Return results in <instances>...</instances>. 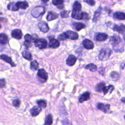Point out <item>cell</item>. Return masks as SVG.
I'll list each match as a JSON object with an SVG mask.
<instances>
[{
	"label": "cell",
	"mask_w": 125,
	"mask_h": 125,
	"mask_svg": "<svg viewBox=\"0 0 125 125\" xmlns=\"http://www.w3.org/2000/svg\"><path fill=\"white\" fill-rule=\"evenodd\" d=\"M110 42L115 51L117 52H122L124 50V43L118 35H114L111 37Z\"/></svg>",
	"instance_id": "obj_1"
},
{
	"label": "cell",
	"mask_w": 125,
	"mask_h": 125,
	"mask_svg": "<svg viewBox=\"0 0 125 125\" xmlns=\"http://www.w3.org/2000/svg\"><path fill=\"white\" fill-rule=\"evenodd\" d=\"M112 53V50L109 48L102 49L99 54V59L101 61L107 60Z\"/></svg>",
	"instance_id": "obj_2"
},
{
	"label": "cell",
	"mask_w": 125,
	"mask_h": 125,
	"mask_svg": "<svg viewBox=\"0 0 125 125\" xmlns=\"http://www.w3.org/2000/svg\"><path fill=\"white\" fill-rule=\"evenodd\" d=\"M45 13V9L42 6H37L33 9L31 11V15L35 18H38L42 16Z\"/></svg>",
	"instance_id": "obj_3"
},
{
	"label": "cell",
	"mask_w": 125,
	"mask_h": 125,
	"mask_svg": "<svg viewBox=\"0 0 125 125\" xmlns=\"http://www.w3.org/2000/svg\"><path fill=\"white\" fill-rule=\"evenodd\" d=\"M35 46L40 49L45 48L47 45V41L43 38H37L34 41Z\"/></svg>",
	"instance_id": "obj_4"
},
{
	"label": "cell",
	"mask_w": 125,
	"mask_h": 125,
	"mask_svg": "<svg viewBox=\"0 0 125 125\" xmlns=\"http://www.w3.org/2000/svg\"><path fill=\"white\" fill-rule=\"evenodd\" d=\"M37 76L39 81L42 83L45 82L48 79V74L43 69H40L37 73Z\"/></svg>",
	"instance_id": "obj_5"
},
{
	"label": "cell",
	"mask_w": 125,
	"mask_h": 125,
	"mask_svg": "<svg viewBox=\"0 0 125 125\" xmlns=\"http://www.w3.org/2000/svg\"><path fill=\"white\" fill-rule=\"evenodd\" d=\"M110 27L114 31H117L120 34H124L125 32V25L123 24H113L112 26H110Z\"/></svg>",
	"instance_id": "obj_6"
},
{
	"label": "cell",
	"mask_w": 125,
	"mask_h": 125,
	"mask_svg": "<svg viewBox=\"0 0 125 125\" xmlns=\"http://www.w3.org/2000/svg\"><path fill=\"white\" fill-rule=\"evenodd\" d=\"M97 108L104 113H108L110 111V104H104L101 103H98L97 104Z\"/></svg>",
	"instance_id": "obj_7"
},
{
	"label": "cell",
	"mask_w": 125,
	"mask_h": 125,
	"mask_svg": "<svg viewBox=\"0 0 125 125\" xmlns=\"http://www.w3.org/2000/svg\"><path fill=\"white\" fill-rule=\"evenodd\" d=\"M108 38V35L104 33H97L94 36V40L97 42H102L106 40Z\"/></svg>",
	"instance_id": "obj_8"
},
{
	"label": "cell",
	"mask_w": 125,
	"mask_h": 125,
	"mask_svg": "<svg viewBox=\"0 0 125 125\" xmlns=\"http://www.w3.org/2000/svg\"><path fill=\"white\" fill-rule=\"evenodd\" d=\"M38 27L40 30L43 33L47 32L49 29L48 24L43 21H41L39 22Z\"/></svg>",
	"instance_id": "obj_9"
},
{
	"label": "cell",
	"mask_w": 125,
	"mask_h": 125,
	"mask_svg": "<svg viewBox=\"0 0 125 125\" xmlns=\"http://www.w3.org/2000/svg\"><path fill=\"white\" fill-rule=\"evenodd\" d=\"M90 98V93L89 91H86L83 93L79 98V102L80 103H82L84 101L89 100Z\"/></svg>",
	"instance_id": "obj_10"
},
{
	"label": "cell",
	"mask_w": 125,
	"mask_h": 125,
	"mask_svg": "<svg viewBox=\"0 0 125 125\" xmlns=\"http://www.w3.org/2000/svg\"><path fill=\"white\" fill-rule=\"evenodd\" d=\"M83 44L84 47L86 49H92L94 48V43L90 40L86 39L84 40L83 42Z\"/></svg>",
	"instance_id": "obj_11"
},
{
	"label": "cell",
	"mask_w": 125,
	"mask_h": 125,
	"mask_svg": "<svg viewBox=\"0 0 125 125\" xmlns=\"http://www.w3.org/2000/svg\"><path fill=\"white\" fill-rule=\"evenodd\" d=\"M11 35L13 38L18 40H20L21 39L22 37V33L21 30L19 29H16L12 31Z\"/></svg>",
	"instance_id": "obj_12"
},
{
	"label": "cell",
	"mask_w": 125,
	"mask_h": 125,
	"mask_svg": "<svg viewBox=\"0 0 125 125\" xmlns=\"http://www.w3.org/2000/svg\"><path fill=\"white\" fill-rule=\"evenodd\" d=\"M66 34V36L67 37L68 39H69L72 40H77L79 38L78 34L74 31H72L70 30L67 31L66 32H65Z\"/></svg>",
	"instance_id": "obj_13"
},
{
	"label": "cell",
	"mask_w": 125,
	"mask_h": 125,
	"mask_svg": "<svg viewBox=\"0 0 125 125\" xmlns=\"http://www.w3.org/2000/svg\"><path fill=\"white\" fill-rule=\"evenodd\" d=\"M48 46L52 48H56L60 46V42L54 38H50Z\"/></svg>",
	"instance_id": "obj_14"
},
{
	"label": "cell",
	"mask_w": 125,
	"mask_h": 125,
	"mask_svg": "<svg viewBox=\"0 0 125 125\" xmlns=\"http://www.w3.org/2000/svg\"><path fill=\"white\" fill-rule=\"evenodd\" d=\"M76 61L77 59L75 56H74L73 55H70L66 60V63L68 66H71L76 63Z\"/></svg>",
	"instance_id": "obj_15"
},
{
	"label": "cell",
	"mask_w": 125,
	"mask_h": 125,
	"mask_svg": "<svg viewBox=\"0 0 125 125\" xmlns=\"http://www.w3.org/2000/svg\"><path fill=\"white\" fill-rule=\"evenodd\" d=\"M0 58L1 60H3L4 61L6 62L9 63L12 66H16V64L12 62L11 58L10 57L8 56L7 55H5V54L1 55L0 56Z\"/></svg>",
	"instance_id": "obj_16"
},
{
	"label": "cell",
	"mask_w": 125,
	"mask_h": 125,
	"mask_svg": "<svg viewBox=\"0 0 125 125\" xmlns=\"http://www.w3.org/2000/svg\"><path fill=\"white\" fill-rule=\"evenodd\" d=\"M59 17V15L53 11H49L48 13V14L46 17V19L48 21H51L52 20H54L58 18Z\"/></svg>",
	"instance_id": "obj_17"
},
{
	"label": "cell",
	"mask_w": 125,
	"mask_h": 125,
	"mask_svg": "<svg viewBox=\"0 0 125 125\" xmlns=\"http://www.w3.org/2000/svg\"><path fill=\"white\" fill-rule=\"evenodd\" d=\"M113 17L118 20H125V13L122 12H116L113 14Z\"/></svg>",
	"instance_id": "obj_18"
},
{
	"label": "cell",
	"mask_w": 125,
	"mask_h": 125,
	"mask_svg": "<svg viewBox=\"0 0 125 125\" xmlns=\"http://www.w3.org/2000/svg\"><path fill=\"white\" fill-rule=\"evenodd\" d=\"M71 17L76 20H83V12H78V11H73L72 14H71Z\"/></svg>",
	"instance_id": "obj_19"
},
{
	"label": "cell",
	"mask_w": 125,
	"mask_h": 125,
	"mask_svg": "<svg viewBox=\"0 0 125 125\" xmlns=\"http://www.w3.org/2000/svg\"><path fill=\"white\" fill-rule=\"evenodd\" d=\"M42 109L39 106H34L30 110V113L32 116H37L41 112Z\"/></svg>",
	"instance_id": "obj_20"
},
{
	"label": "cell",
	"mask_w": 125,
	"mask_h": 125,
	"mask_svg": "<svg viewBox=\"0 0 125 125\" xmlns=\"http://www.w3.org/2000/svg\"><path fill=\"white\" fill-rule=\"evenodd\" d=\"M16 5L19 8H21L22 9H26L28 7V3L27 1H18L16 3Z\"/></svg>",
	"instance_id": "obj_21"
},
{
	"label": "cell",
	"mask_w": 125,
	"mask_h": 125,
	"mask_svg": "<svg viewBox=\"0 0 125 125\" xmlns=\"http://www.w3.org/2000/svg\"><path fill=\"white\" fill-rule=\"evenodd\" d=\"M73 26L77 31H80L85 27V25L82 22H74L73 23Z\"/></svg>",
	"instance_id": "obj_22"
},
{
	"label": "cell",
	"mask_w": 125,
	"mask_h": 125,
	"mask_svg": "<svg viewBox=\"0 0 125 125\" xmlns=\"http://www.w3.org/2000/svg\"><path fill=\"white\" fill-rule=\"evenodd\" d=\"M81 8L82 5L81 3L78 0L75 1L73 5V11L79 12L81 11Z\"/></svg>",
	"instance_id": "obj_23"
},
{
	"label": "cell",
	"mask_w": 125,
	"mask_h": 125,
	"mask_svg": "<svg viewBox=\"0 0 125 125\" xmlns=\"http://www.w3.org/2000/svg\"><path fill=\"white\" fill-rule=\"evenodd\" d=\"M8 42V37L7 36L3 33L0 34V44H5Z\"/></svg>",
	"instance_id": "obj_24"
},
{
	"label": "cell",
	"mask_w": 125,
	"mask_h": 125,
	"mask_svg": "<svg viewBox=\"0 0 125 125\" xmlns=\"http://www.w3.org/2000/svg\"><path fill=\"white\" fill-rule=\"evenodd\" d=\"M114 87L112 85H109L107 86H106L105 85L103 89V91L104 95H105L109 92L110 93H111L112 92V91L114 90Z\"/></svg>",
	"instance_id": "obj_25"
},
{
	"label": "cell",
	"mask_w": 125,
	"mask_h": 125,
	"mask_svg": "<svg viewBox=\"0 0 125 125\" xmlns=\"http://www.w3.org/2000/svg\"><path fill=\"white\" fill-rule=\"evenodd\" d=\"M7 9L9 10L13 11H18L19 8L16 5V4L14 2H10L7 5Z\"/></svg>",
	"instance_id": "obj_26"
},
{
	"label": "cell",
	"mask_w": 125,
	"mask_h": 125,
	"mask_svg": "<svg viewBox=\"0 0 125 125\" xmlns=\"http://www.w3.org/2000/svg\"><path fill=\"white\" fill-rule=\"evenodd\" d=\"M101 10H102L101 7H99V8L95 12L94 15V17H93V18L92 20V21L94 22H96L97 21V20L100 16V13L101 12Z\"/></svg>",
	"instance_id": "obj_27"
},
{
	"label": "cell",
	"mask_w": 125,
	"mask_h": 125,
	"mask_svg": "<svg viewBox=\"0 0 125 125\" xmlns=\"http://www.w3.org/2000/svg\"><path fill=\"white\" fill-rule=\"evenodd\" d=\"M85 68L86 69H88L91 72H95L97 70V67L94 63H89L87 64L85 66Z\"/></svg>",
	"instance_id": "obj_28"
},
{
	"label": "cell",
	"mask_w": 125,
	"mask_h": 125,
	"mask_svg": "<svg viewBox=\"0 0 125 125\" xmlns=\"http://www.w3.org/2000/svg\"><path fill=\"white\" fill-rule=\"evenodd\" d=\"M22 55L23 57L28 61H31L32 60V55L31 54L27 51H24L22 53Z\"/></svg>",
	"instance_id": "obj_29"
},
{
	"label": "cell",
	"mask_w": 125,
	"mask_h": 125,
	"mask_svg": "<svg viewBox=\"0 0 125 125\" xmlns=\"http://www.w3.org/2000/svg\"><path fill=\"white\" fill-rule=\"evenodd\" d=\"M53 123V118L51 114H49L46 117L44 125H51Z\"/></svg>",
	"instance_id": "obj_30"
},
{
	"label": "cell",
	"mask_w": 125,
	"mask_h": 125,
	"mask_svg": "<svg viewBox=\"0 0 125 125\" xmlns=\"http://www.w3.org/2000/svg\"><path fill=\"white\" fill-rule=\"evenodd\" d=\"M110 76L112 80L114 81H117L120 79V76L119 74L116 71H112L110 74Z\"/></svg>",
	"instance_id": "obj_31"
},
{
	"label": "cell",
	"mask_w": 125,
	"mask_h": 125,
	"mask_svg": "<svg viewBox=\"0 0 125 125\" xmlns=\"http://www.w3.org/2000/svg\"><path fill=\"white\" fill-rule=\"evenodd\" d=\"M105 83L104 82L99 83L96 86V88H95L96 90L98 92H101L102 91H103V89L104 87V86H105Z\"/></svg>",
	"instance_id": "obj_32"
},
{
	"label": "cell",
	"mask_w": 125,
	"mask_h": 125,
	"mask_svg": "<svg viewBox=\"0 0 125 125\" xmlns=\"http://www.w3.org/2000/svg\"><path fill=\"white\" fill-rule=\"evenodd\" d=\"M38 67H39V63L36 60L32 61L30 62V68L32 70H34V71L38 69Z\"/></svg>",
	"instance_id": "obj_33"
},
{
	"label": "cell",
	"mask_w": 125,
	"mask_h": 125,
	"mask_svg": "<svg viewBox=\"0 0 125 125\" xmlns=\"http://www.w3.org/2000/svg\"><path fill=\"white\" fill-rule=\"evenodd\" d=\"M37 103L38 106L41 108H42V107L45 108L46 106V102L44 100H38V101H37Z\"/></svg>",
	"instance_id": "obj_34"
},
{
	"label": "cell",
	"mask_w": 125,
	"mask_h": 125,
	"mask_svg": "<svg viewBox=\"0 0 125 125\" xmlns=\"http://www.w3.org/2000/svg\"><path fill=\"white\" fill-rule=\"evenodd\" d=\"M58 39L59 40H61V41H64V40H66L68 38H67V37L66 36V33H63L59 35V36L58 37Z\"/></svg>",
	"instance_id": "obj_35"
},
{
	"label": "cell",
	"mask_w": 125,
	"mask_h": 125,
	"mask_svg": "<svg viewBox=\"0 0 125 125\" xmlns=\"http://www.w3.org/2000/svg\"><path fill=\"white\" fill-rule=\"evenodd\" d=\"M69 12H70L69 11H67V10L62 11V12H61V16L63 18H67L68 17V15H69Z\"/></svg>",
	"instance_id": "obj_36"
},
{
	"label": "cell",
	"mask_w": 125,
	"mask_h": 125,
	"mask_svg": "<svg viewBox=\"0 0 125 125\" xmlns=\"http://www.w3.org/2000/svg\"><path fill=\"white\" fill-rule=\"evenodd\" d=\"M63 2H64V0H52L53 4L56 6L63 4Z\"/></svg>",
	"instance_id": "obj_37"
},
{
	"label": "cell",
	"mask_w": 125,
	"mask_h": 125,
	"mask_svg": "<svg viewBox=\"0 0 125 125\" xmlns=\"http://www.w3.org/2000/svg\"><path fill=\"white\" fill-rule=\"evenodd\" d=\"M23 45L27 48H29L32 46V42L29 41H26L23 42Z\"/></svg>",
	"instance_id": "obj_38"
},
{
	"label": "cell",
	"mask_w": 125,
	"mask_h": 125,
	"mask_svg": "<svg viewBox=\"0 0 125 125\" xmlns=\"http://www.w3.org/2000/svg\"><path fill=\"white\" fill-rule=\"evenodd\" d=\"M20 104V101L19 99H15L13 101V105L15 107H19Z\"/></svg>",
	"instance_id": "obj_39"
},
{
	"label": "cell",
	"mask_w": 125,
	"mask_h": 125,
	"mask_svg": "<svg viewBox=\"0 0 125 125\" xmlns=\"http://www.w3.org/2000/svg\"><path fill=\"white\" fill-rule=\"evenodd\" d=\"M89 19V17L88 14L86 12H83V20L87 21V20H88Z\"/></svg>",
	"instance_id": "obj_40"
},
{
	"label": "cell",
	"mask_w": 125,
	"mask_h": 125,
	"mask_svg": "<svg viewBox=\"0 0 125 125\" xmlns=\"http://www.w3.org/2000/svg\"><path fill=\"white\" fill-rule=\"evenodd\" d=\"M83 1L91 6H93L95 4V2L94 0H83Z\"/></svg>",
	"instance_id": "obj_41"
},
{
	"label": "cell",
	"mask_w": 125,
	"mask_h": 125,
	"mask_svg": "<svg viewBox=\"0 0 125 125\" xmlns=\"http://www.w3.org/2000/svg\"><path fill=\"white\" fill-rule=\"evenodd\" d=\"M5 85V81L4 79H0V88L3 87Z\"/></svg>",
	"instance_id": "obj_42"
},
{
	"label": "cell",
	"mask_w": 125,
	"mask_h": 125,
	"mask_svg": "<svg viewBox=\"0 0 125 125\" xmlns=\"http://www.w3.org/2000/svg\"><path fill=\"white\" fill-rule=\"evenodd\" d=\"M99 73L102 74V75H104V68H100L99 71Z\"/></svg>",
	"instance_id": "obj_43"
},
{
	"label": "cell",
	"mask_w": 125,
	"mask_h": 125,
	"mask_svg": "<svg viewBox=\"0 0 125 125\" xmlns=\"http://www.w3.org/2000/svg\"><path fill=\"white\" fill-rule=\"evenodd\" d=\"M57 8L59 9H62L64 7V5L63 4H60V5H59L58 6H57Z\"/></svg>",
	"instance_id": "obj_44"
},
{
	"label": "cell",
	"mask_w": 125,
	"mask_h": 125,
	"mask_svg": "<svg viewBox=\"0 0 125 125\" xmlns=\"http://www.w3.org/2000/svg\"><path fill=\"white\" fill-rule=\"evenodd\" d=\"M125 67V63H124V62L122 63L121 64V68L122 69H123Z\"/></svg>",
	"instance_id": "obj_45"
},
{
	"label": "cell",
	"mask_w": 125,
	"mask_h": 125,
	"mask_svg": "<svg viewBox=\"0 0 125 125\" xmlns=\"http://www.w3.org/2000/svg\"><path fill=\"white\" fill-rule=\"evenodd\" d=\"M121 101L122 103L125 104V97L122 98L121 99Z\"/></svg>",
	"instance_id": "obj_46"
},
{
	"label": "cell",
	"mask_w": 125,
	"mask_h": 125,
	"mask_svg": "<svg viewBox=\"0 0 125 125\" xmlns=\"http://www.w3.org/2000/svg\"><path fill=\"white\" fill-rule=\"evenodd\" d=\"M4 21V19L3 18L0 17V22H2V21Z\"/></svg>",
	"instance_id": "obj_47"
},
{
	"label": "cell",
	"mask_w": 125,
	"mask_h": 125,
	"mask_svg": "<svg viewBox=\"0 0 125 125\" xmlns=\"http://www.w3.org/2000/svg\"><path fill=\"white\" fill-rule=\"evenodd\" d=\"M42 1L43 2H44V3H46V2H47V1H48L49 0H42Z\"/></svg>",
	"instance_id": "obj_48"
},
{
	"label": "cell",
	"mask_w": 125,
	"mask_h": 125,
	"mask_svg": "<svg viewBox=\"0 0 125 125\" xmlns=\"http://www.w3.org/2000/svg\"><path fill=\"white\" fill-rule=\"evenodd\" d=\"M124 40H125V34L124 35Z\"/></svg>",
	"instance_id": "obj_49"
},
{
	"label": "cell",
	"mask_w": 125,
	"mask_h": 125,
	"mask_svg": "<svg viewBox=\"0 0 125 125\" xmlns=\"http://www.w3.org/2000/svg\"><path fill=\"white\" fill-rule=\"evenodd\" d=\"M124 119H125V115L124 116Z\"/></svg>",
	"instance_id": "obj_50"
},
{
	"label": "cell",
	"mask_w": 125,
	"mask_h": 125,
	"mask_svg": "<svg viewBox=\"0 0 125 125\" xmlns=\"http://www.w3.org/2000/svg\"><path fill=\"white\" fill-rule=\"evenodd\" d=\"M1 25H0V27H1Z\"/></svg>",
	"instance_id": "obj_51"
}]
</instances>
